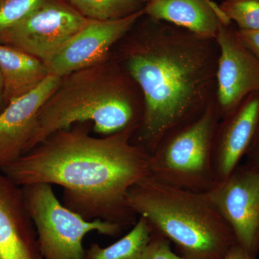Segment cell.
<instances>
[{"label": "cell", "mask_w": 259, "mask_h": 259, "mask_svg": "<svg viewBox=\"0 0 259 259\" xmlns=\"http://www.w3.org/2000/svg\"><path fill=\"white\" fill-rule=\"evenodd\" d=\"M88 20H119L144 9L139 0H64Z\"/></svg>", "instance_id": "17"}, {"label": "cell", "mask_w": 259, "mask_h": 259, "mask_svg": "<svg viewBox=\"0 0 259 259\" xmlns=\"http://www.w3.org/2000/svg\"><path fill=\"white\" fill-rule=\"evenodd\" d=\"M0 74L5 105L38 87L49 76L44 61L25 51L0 44Z\"/></svg>", "instance_id": "15"}, {"label": "cell", "mask_w": 259, "mask_h": 259, "mask_svg": "<svg viewBox=\"0 0 259 259\" xmlns=\"http://www.w3.org/2000/svg\"><path fill=\"white\" fill-rule=\"evenodd\" d=\"M136 132L128 129L96 138L86 127L63 130L1 172L20 187L60 186L68 209L88 221L100 219L127 228L137 222L127 193L149 177V154L132 142Z\"/></svg>", "instance_id": "2"}, {"label": "cell", "mask_w": 259, "mask_h": 259, "mask_svg": "<svg viewBox=\"0 0 259 259\" xmlns=\"http://www.w3.org/2000/svg\"><path fill=\"white\" fill-rule=\"evenodd\" d=\"M220 7L239 30H259V0H223Z\"/></svg>", "instance_id": "18"}, {"label": "cell", "mask_w": 259, "mask_h": 259, "mask_svg": "<svg viewBox=\"0 0 259 259\" xmlns=\"http://www.w3.org/2000/svg\"><path fill=\"white\" fill-rule=\"evenodd\" d=\"M215 39L219 57L214 102L222 118L259 93V60L238 38L233 23L223 26Z\"/></svg>", "instance_id": "10"}, {"label": "cell", "mask_w": 259, "mask_h": 259, "mask_svg": "<svg viewBox=\"0 0 259 259\" xmlns=\"http://www.w3.org/2000/svg\"><path fill=\"white\" fill-rule=\"evenodd\" d=\"M89 20L64 0H40L23 20L0 32V44L46 62Z\"/></svg>", "instance_id": "7"}, {"label": "cell", "mask_w": 259, "mask_h": 259, "mask_svg": "<svg viewBox=\"0 0 259 259\" xmlns=\"http://www.w3.org/2000/svg\"><path fill=\"white\" fill-rule=\"evenodd\" d=\"M238 38L259 60V30H243L236 28Z\"/></svg>", "instance_id": "21"}, {"label": "cell", "mask_w": 259, "mask_h": 259, "mask_svg": "<svg viewBox=\"0 0 259 259\" xmlns=\"http://www.w3.org/2000/svg\"><path fill=\"white\" fill-rule=\"evenodd\" d=\"M61 80L49 75L38 87L9 102L0 112V171L26 152L37 114Z\"/></svg>", "instance_id": "12"}, {"label": "cell", "mask_w": 259, "mask_h": 259, "mask_svg": "<svg viewBox=\"0 0 259 259\" xmlns=\"http://www.w3.org/2000/svg\"><path fill=\"white\" fill-rule=\"evenodd\" d=\"M141 3H144V4H146V3H148V2L151 1V0H139Z\"/></svg>", "instance_id": "25"}, {"label": "cell", "mask_w": 259, "mask_h": 259, "mask_svg": "<svg viewBox=\"0 0 259 259\" xmlns=\"http://www.w3.org/2000/svg\"><path fill=\"white\" fill-rule=\"evenodd\" d=\"M246 164L259 171V129L251 146L245 155Z\"/></svg>", "instance_id": "22"}, {"label": "cell", "mask_w": 259, "mask_h": 259, "mask_svg": "<svg viewBox=\"0 0 259 259\" xmlns=\"http://www.w3.org/2000/svg\"><path fill=\"white\" fill-rule=\"evenodd\" d=\"M40 259H42V258H40Z\"/></svg>", "instance_id": "26"}, {"label": "cell", "mask_w": 259, "mask_h": 259, "mask_svg": "<svg viewBox=\"0 0 259 259\" xmlns=\"http://www.w3.org/2000/svg\"><path fill=\"white\" fill-rule=\"evenodd\" d=\"M144 113L139 87L115 59L109 58L61 78L37 114L25 153L76 123L93 122L95 132L104 136L137 131Z\"/></svg>", "instance_id": "3"}, {"label": "cell", "mask_w": 259, "mask_h": 259, "mask_svg": "<svg viewBox=\"0 0 259 259\" xmlns=\"http://www.w3.org/2000/svg\"><path fill=\"white\" fill-rule=\"evenodd\" d=\"M21 187L42 259H84L83 239L88 233L96 231L113 237L123 229L102 220L88 221L68 209L56 197L50 185L39 183Z\"/></svg>", "instance_id": "6"}, {"label": "cell", "mask_w": 259, "mask_h": 259, "mask_svg": "<svg viewBox=\"0 0 259 259\" xmlns=\"http://www.w3.org/2000/svg\"><path fill=\"white\" fill-rule=\"evenodd\" d=\"M258 129L259 93L251 94L233 111L220 119L212 140L215 184L226 180L240 164Z\"/></svg>", "instance_id": "11"}, {"label": "cell", "mask_w": 259, "mask_h": 259, "mask_svg": "<svg viewBox=\"0 0 259 259\" xmlns=\"http://www.w3.org/2000/svg\"><path fill=\"white\" fill-rule=\"evenodd\" d=\"M221 119L215 102L174 129L149 155V177L167 185L206 193L214 187L212 140Z\"/></svg>", "instance_id": "5"}, {"label": "cell", "mask_w": 259, "mask_h": 259, "mask_svg": "<svg viewBox=\"0 0 259 259\" xmlns=\"http://www.w3.org/2000/svg\"><path fill=\"white\" fill-rule=\"evenodd\" d=\"M127 203L153 231L173 242L187 259H223L237 243L207 193L177 188L148 177L131 187Z\"/></svg>", "instance_id": "4"}, {"label": "cell", "mask_w": 259, "mask_h": 259, "mask_svg": "<svg viewBox=\"0 0 259 259\" xmlns=\"http://www.w3.org/2000/svg\"><path fill=\"white\" fill-rule=\"evenodd\" d=\"M223 259H258L257 256L250 254L243 247L238 243L233 245L228 250L227 254L225 255Z\"/></svg>", "instance_id": "23"}, {"label": "cell", "mask_w": 259, "mask_h": 259, "mask_svg": "<svg viewBox=\"0 0 259 259\" xmlns=\"http://www.w3.org/2000/svg\"><path fill=\"white\" fill-rule=\"evenodd\" d=\"M139 259H187L174 253L170 241L157 232L153 231L149 243Z\"/></svg>", "instance_id": "20"}, {"label": "cell", "mask_w": 259, "mask_h": 259, "mask_svg": "<svg viewBox=\"0 0 259 259\" xmlns=\"http://www.w3.org/2000/svg\"><path fill=\"white\" fill-rule=\"evenodd\" d=\"M143 10L150 18L212 38L232 23L213 0H151Z\"/></svg>", "instance_id": "14"}, {"label": "cell", "mask_w": 259, "mask_h": 259, "mask_svg": "<svg viewBox=\"0 0 259 259\" xmlns=\"http://www.w3.org/2000/svg\"><path fill=\"white\" fill-rule=\"evenodd\" d=\"M40 0H0V32L13 26L31 12Z\"/></svg>", "instance_id": "19"}, {"label": "cell", "mask_w": 259, "mask_h": 259, "mask_svg": "<svg viewBox=\"0 0 259 259\" xmlns=\"http://www.w3.org/2000/svg\"><path fill=\"white\" fill-rule=\"evenodd\" d=\"M144 15L142 10L119 20H89L49 60L44 62L49 75L62 78L107 60L112 49Z\"/></svg>", "instance_id": "9"}, {"label": "cell", "mask_w": 259, "mask_h": 259, "mask_svg": "<svg viewBox=\"0 0 259 259\" xmlns=\"http://www.w3.org/2000/svg\"><path fill=\"white\" fill-rule=\"evenodd\" d=\"M206 193L231 227L238 244L258 256L259 171L239 164Z\"/></svg>", "instance_id": "8"}, {"label": "cell", "mask_w": 259, "mask_h": 259, "mask_svg": "<svg viewBox=\"0 0 259 259\" xmlns=\"http://www.w3.org/2000/svg\"><path fill=\"white\" fill-rule=\"evenodd\" d=\"M152 232L147 220L139 217L133 229L113 244L105 248L97 243L90 245L84 259H139L151 240Z\"/></svg>", "instance_id": "16"}, {"label": "cell", "mask_w": 259, "mask_h": 259, "mask_svg": "<svg viewBox=\"0 0 259 259\" xmlns=\"http://www.w3.org/2000/svg\"><path fill=\"white\" fill-rule=\"evenodd\" d=\"M117 45L115 60L144 97V117L132 142L150 155L168 133L214 101L217 41L144 15Z\"/></svg>", "instance_id": "1"}, {"label": "cell", "mask_w": 259, "mask_h": 259, "mask_svg": "<svg viewBox=\"0 0 259 259\" xmlns=\"http://www.w3.org/2000/svg\"><path fill=\"white\" fill-rule=\"evenodd\" d=\"M22 187L0 171V259H40Z\"/></svg>", "instance_id": "13"}, {"label": "cell", "mask_w": 259, "mask_h": 259, "mask_svg": "<svg viewBox=\"0 0 259 259\" xmlns=\"http://www.w3.org/2000/svg\"><path fill=\"white\" fill-rule=\"evenodd\" d=\"M6 106L4 100V88H3V80L2 75L0 74V112Z\"/></svg>", "instance_id": "24"}]
</instances>
